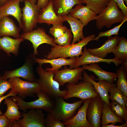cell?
<instances>
[{
  "mask_svg": "<svg viewBox=\"0 0 127 127\" xmlns=\"http://www.w3.org/2000/svg\"><path fill=\"white\" fill-rule=\"evenodd\" d=\"M82 74L83 77L82 80L91 82L93 85L95 91L99 94L102 101L109 105L110 102L109 90L111 87L116 86V84L105 80H99L98 82H96L84 70Z\"/></svg>",
  "mask_w": 127,
  "mask_h": 127,
  "instance_id": "15",
  "label": "cell"
},
{
  "mask_svg": "<svg viewBox=\"0 0 127 127\" xmlns=\"http://www.w3.org/2000/svg\"><path fill=\"white\" fill-rule=\"evenodd\" d=\"M108 92L110 94L109 95V100L115 101L125 108H127L126 106L127 96L124 95L116 86L111 87L109 89Z\"/></svg>",
  "mask_w": 127,
  "mask_h": 127,
  "instance_id": "31",
  "label": "cell"
},
{
  "mask_svg": "<svg viewBox=\"0 0 127 127\" xmlns=\"http://www.w3.org/2000/svg\"><path fill=\"white\" fill-rule=\"evenodd\" d=\"M54 105L50 113L56 119L65 122L73 117L76 110L81 106L84 100H81L72 103H67L63 97L54 99Z\"/></svg>",
  "mask_w": 127,
  "mask_h": 127,
  "instance_id": "5",
  "label": "cell"
},
{
  "mask_svg": "<svg viewBox=\"0 0 127 127\" xmlns=\"http://www.w3.org/2000/svg\"><path fill=\"white\" fill-rule=\"evenodd\" d=\"M112 52L116 59L127 62V39L123 36L120 37L119 44Z\"/></svg>",
  "mask_w": 127,
  "mask_h": 127,
  "instance_id": "29",
  "label": "cell"
},
{
  "mask_svg": "<svg viewBox=\"0 0 127 127\" xmlns=\"http://www.w3.org/2000/svg\"><path fill=\"white\" fill-rule=\"evenodd\" d=\"M124 2H125V3L127 5V0H123Z\"/></svg>",
  "mask_w": 127,
  "mask_h": 127,
  "instance_id": "46",
  "label": "cell"
},
{
  "mask_svg": "<svg viewBox=\"0 0 127 127\" xmlns=\"http://www.w3.org/2000/svg\"><path fill=\"white\" fill-rule=\"evenodd\" d=\"M46 127H64L63 122L55 119L50 112L48 113L45 118Z\"/></svg>",
  "mask_w": 127,
  "mask_h": 127,
  "instance_id": "37",
  "label": "cell"
},
{
  "mask_svg": "<svg viewBox=\"0 0 127 127\" xmlns=\"http://www.w3.org/2000/svg\"></svg>",
  "mask_w": 127,
  "mask_h": 127,
  "instance_id": "51",
  "label": "cell"
},
{
  "mask_svg": "<svg viewBox=\"0 0 127 127\" xmlns=\"http://www.w3.org/2000/svg\"><path fill=\"white\" fill-rule=\"evenodd\" d=\"M8 81L11 86L9 92L16 93L23 99L28 97H34V94L42 89L37 80L30 82L23 80L19 77H14L9 79Z\"/></svg>",
  "mask_w": 127,
  "mask_h": 127,
  "instance_id": "7",
  "label": "cell"
},
{
  "mask_svg": "<svg viewBox=\"0 0 127 127\" xmlns=\"http://www.w3.org/2000/svg\"><path fill=\"white\" fill-rule=\"evenodd\" d=\"M20 119L14 121L10 122L8 127H21Z\"/></svg>",
  "mask_w": 127,
  "mask_h": 127,
  "instance_id": "43",
  "label": "cell"
},
{
  "mask_svg": "<svg viewBox=\"0 0 127 127\" xmlns=\"http://www.w3.org/2000/svg\"><path fill=\"white\" fill-rule=\"evenodd\" d=\"M20 119L21 127H46L44 115L42 110L32 109L23 112Z\"/></svg>",
  "mask_w": 127,
  "mask_h": 127,
  "instance_id": "13",
  "label": "cell"
},
{
  "mask_svg": "<svg viewBox=\"0 0 127 127\" xmlns=\"http://www.w3.org/2000/svg\"><path fill=\"white\" fill-rule=\"evenodd\" d=\"M1 19V17L0 16V19Z\"/></svg>",
  "mask_w": 127,
  "mask_h": 127,
  "instance_id": "50",
  "label": "cell"
},
{
  "mask_svg": "<svg viewBox=\"0 0 127 127\" xmlns=\"http://www.w3.org/2000/svg\"><path fill=\"white\" fill-rule=\"evenodd\" d=\"M84 100L83 105L78 109L77 114L66 121L63 122L67 127H92L87 120L86 112L88 104L91 99Z\"/></svg>",
  "mask_w": 127,
  "mask_h": 127,
  "instance_id": "16",
  "label": "cell"
},
{
  "mask_svg": "<svg viewBox=\"0 0 127 127\" xmlns=\"http://www.w3.org/2000/svg\"><path fill=\"white\" fill-rule=\"evenodd\" d=\"M95 37V34H92L85 37L77 43L66 46L56 44L52 46L50 51L47 56L46 59H50L59 58H66L68 57H79L83 53V48Z\"/></svg>",
  "mask_w": 127,
  "mask_h": 127,
  "instance_id": "1",
  "label": "cell"
},
{
  "mask_svg": "<svg viewBox=\"0 0 127 127\" xmlns=\"http://www.w3.org/2000/svg\"><path fill=\"white\" fill-rule=\"evenodd\" d=\"M24 40L21 37L17 39H13L8 36L0 37V50L4 51L9 56H11V53L18 56L20 45Z\"/></svg>",
  "mask_w": 127,
  "mask_h": 127,
  "instance_id": "23",
  "label": "cell"
},
{
  "mask_svg": "<svg viewBox=\"0 0 127 127\" xmlns=\"http://www.w3.org/2000/svg\"><path fill=\"white\" fill-rule=\"evenodd\" d=\"M118 78L116 81V86L127 96V81L126 73L122 67H120L117 70Z\"/></svg>",
  "mask_w": 127,
  "mask_h": 127,
  "instance_id": "32",
  "label": "cell"
},
{
  "mask_svg": "<svg viewBox=\"0 0 127 127\" xmlns=\"http://www.w3.org/2000/svg\"><path fill=\"white\" fill-rule=\"evenodd\" d=\"M73 36L71 29H69L61 36L57 39H55V43L61 46H66L71 44Z\"/></svg>",
  "mask_w": 127,
  "mask_h": 127,
  "instance_id": "34",
  "label": "cell"
},
{
  "mask_svg": "<svg viewBox=\"0 0 127 127\" xmlns=\"http://www.w3.org/2000/svg\"><path fill=\"white\" fill-rule=\"evenodd\" d=\"M77 84L67 83L66 85L67 91L63 98L67 100L76 97L81 100L94 98L99 95L95 90L93 85L90 82L82 80Z\"/></svg>",
  "mask_w": 127,
  "mask_h": 127,
  "instance_id": "6",
  "label": "cell"
},
{
  "mask_svg": "<svg viewBox=\"0 0 127 127\" xmlns=\"http://www.w3.org/2000/svg\"><path fill=\"white\" fill-rule=\"evenodd\" d=\"M49 0H38L37 5L40 9L46 7L49 3Z\"/></svg>",
  "mask_w": 127,
  "mask_h": 127,
  "instance_id": "41",
  "label": "cell"
},
{
  "mask_svg": "<svg viewBox=\"0 0 127 127\" xmlns=\"http://www.w3.org/2000/svg\"><path fill=\"white\" fill-rule=\"evenodd\" d=\"M36 57L33 54H30L27 56L25 62L21 67L11 71H5L2 75L7 79L14 77H21L27 81L34 82L37 80L33 69V66L36 63Z\"/></svg>",
  "mask_w": 127,
  "mask_h": 127,
  "instance_id": "9",
  "label": "cell"
},
{
  "mask_svg": "<svg viewBox=\"0 0 127 127\" xmlns=\"http://www.w3.org/2000/svg\"><path fill=\"white\" fill-rule=\"evenodd\" d=\"M103 107L101 123L102 126L110 123L115 125L117 123L121 124L124 123L123 120L116 115L111 111L109 105L102 101Z\"/></svg>",
  "mask_w": 127,
  "mask_h": 127,
  "instance_id": "28",
  "label": "cell"
},
{
  "mask_svg": "<svg viewBox=\"0 0 127 127\" xmlns=\"http://www.w3.org/2000/svg\"><path fill=\"white\" fill-rule=\"evenodd\" d=\"M17 95V94L16 93L12 92H9V93L6 95L4 96L3 95L2 96L0 97V104L2 100H4V99L10 96H15ZM2 114H3V113L0 110V115H2Z\"/></svg>",
  "mask_w": 127,
  "mask_h": 127,
  "instance_id": "42",
  "label": "cell"
},
{
  "mask_svg": "<svg viewBox=\"0 0 127 127\" xmlns=\"http://www.w3.org/2000/svg\"><path fill=\"white\" fill-rule=\"evenodd\" d=\"M52 1V0H49V2H51Z\"/></svg>",
  "mask_w": 127,
  "mask_h": 127,
  "instance_id": "49",
  "label": "cell"
},
{
  "mask_svg": "<svg viewBox=\"0 0 127 127\" xmlns=\"http://www.w3.org/2000/svg\"><path fill=\"white\" fill-rule=\"evenodd\" d=\"M68 29L63 25L54 24L50 28L49 32L55 39H57L62 36Z\"/></svg>",
  "mask_w": 127,
  "mask_h": 127,
  "instance_id": "36",
  "label": "cell"
},
{
  "mask_svg": "<svg viewBox=\"0 0 127 127\" xmlns=\"http://www.w3.org/2000/svg\"><path fill=\"white\" fill-rule=\"evenodd\" d=\"M84 70L93 72L98 77L99 80H105L113 83L117 78V73L107 71L102 69L96 63L83 65Z\"/></svg>",
  "mask_w": 127,
  "mask_h": 127,
  "instance_id": "26",
  "label": "cell"
},
{
  "mask_svg": "<svg viewBox=\"0 0 127 127\" xmlns=\"http://www.w3.org/2000/svg\"><path fill=\"white\" fill-rule=\"evenodd\" d=\"M10 121L4 115H0V127H8Z\"/></svg>",
  "mask_w": 127,
  "mask_h": 127,
  "instance_id": "40",
  "label": "cell"
},
{
  "mask_svg": "<svg viewBox=\"0 0 127 127\" xmlns=\"http://www.w3.org/2000/svg\"><path fill=\"white\" fill-rule=\"evenodd\" d=\"M127 17H125L116 3L111 0L107 6L95 19L97 28L99 30L104 27L107 28L116 23H121Z\"/></svg>",
  "mask_w": 127,
  "mask_h": 127,
  "instance_id": "3",
  "label": "cell"
},
{
  "mask_svg": "<svg viewBox=\"0 0 127 127\" xmlns=\"http://www.w3.org/2000/svg\"><path fill=\"white\" fill-rule=\"evenodd\" d=\"M125 123H123L121 125H116L111 124L101 126L102 127H127V121H125Z\"/></svg>",
  "mask_w": 127,
  "mask_h": 127,
  "instance_id": "44",
  "label": "cell"
},
{
  "mask_svg": "<svg viewBox=\"0 0 127 127\" xmlns=\"http://www.w3.org/2000/svg\"><path fill=\"white\" fill-rule=\"evenodd\" d=\"M24 5L22 9V29L24 33H27L36 28L41 9L31 0H24Z\"/></svg>",
  "mask_w": 127,
  "mask_h": 127,
  "instance_id": "8",
  "label": "cell"
},
{
  "mask_svg": "<svg viewBox=\"0 0 127 127\" xmlns=\"http://www.w3.org/2000/svg\"><path fill=\"white\" fill-rule=\"evenodd\" d=\"M4 103L6 105L7 109L4 115L10 122L19 120L23 117L19 110L20 108L17 104V102L8 97L4 99Z\"/></svg>",
  "mask_w": 127,
  "mask_h": 127,
  "instance_id": "27",
  "label": "cell"
},
{
  "mask_svg": "<svg viewBox=\"0 0 127 127\" xmlns=\"http://www.w3.org/2000/svg\"><path fill=\"white\" fill-rule=\"evenodd\" d=\"M20 0H7L0 6V15L1 18L9 15L14 17L17 20L20 27L22 29L21 19L22 9L20 6Z\"/></svg>",
  "mask_w": 127,
  "mask_h": 127,
  "instance_id": "17",
  "label": "cell"
},
{
  "mask_svg": "<svg viewBox=\"0 0 127 127\" xmlns=\"http://www.w3.org/2000/svg\"><path fill=\"white\" fill-rule=\"evenodd\" d=\"M20 36L24 40H29L32 43L34 49L33 54L34 56L38 55L37 48L40 45L44 43L52 46L56 44L54 42V38L47 34L45 29L40 27L31 32L22 33Z\"/></svg>",
  "mask_w": 127,
  "mask_h": 127,
  "instance_id": "11",
  "label": "cell"
},
{
  "mask_svg": "<svg viewBox=\"0 0 127 127\" xmlns=\"http://www.w3.org/2000/svg\"><path fill=\"white\" fill-rule=\"evenodd\" d=\"M21 29L8 16H4L0 20V38L10 36L16 39L20 38L21 37L19 33Z\"/></svg>",
  "mask_w": 127,
  "mask_h": 127,
  "instance_id": "20",
  "label": "cell"
},
{
  "mask_svg": "<svg viewBox=\"0 0 127 127\" xmlns=\"http://www.w3.org/2000/svg\"><path fill=\"white\" fill-rule=\"evenodd\" d=\"M66 21L62 16L56 14L53 9L51 1L49 2L46 7L41 9L37 23H45L49 25L56 24L63 25L64 23Z\"/></svg>",
  "mask_w": 127,
  "mask_h": 127,
  "instance_id": "18",
  "label": "cell"
},
{
  "mask_svg": "<svg viewBox=\"0 0 127 127\" xmlns=\"http://www.w3.org/2000/svg\"><path fill=\"white\" fill-rule=\"evenodd\" d=\"M120 37L117 35L108 37V39L101 46L98 48L87 49L89 52L99 57L104 58L108 54L112 52L113 50L119 43Z\"/></svg>",
  "mask_w": 127,
  "mask_h": 127,
  "instance_id": "21",
  "label": "cell"
},
{
  "mask_svg": "<svg viewBox=\"0 0 127 127\" xmlns=\"http://www.w3.org/2000/svg\"><path fill=\"white\" fill-rule=\"evenodd\" d=\"M24 0H20V2H22L23 1H24Z\"/></svg>",
  "mask_w": 127,
  "mask_h": 127,
  "instance_id": "48",
  "label": "cell"
},
{
  "mask_svg": "<svg viewBox=\"0 0 127 127\" xmlns=\"http://www.w3.org/2000/svg\"><path fill=\"white\" fill-rule=\"evenodd\" d=\"M77 57H75L68 59L59 58L48 59L45 58L40 59L35 57V60L36 63H38L39 65L42 66V64H50L52 66V67H47L45 70L46 71H55L62 68L63 66L68 65L70 66L69 68L71 67L75 61Z\"/></svg>",
  "mask_w": 127,
  "mask_h": 127,
  "instance_id": "22",
  "label": "cell"
},
{
  "mask_svg": "<svg viewBox=\"0 0 127 127\" xmlns=\"http://www.w3.org/2000/svg\"><path fill=\"white\" fill-rule=\"evenodd\" d=\"M62 16L70 24L73 34V39L71 44H74L77 41H79L80 39H83L85 37L83 31L84 26L81 21L68 15Z\"/></svg>",
  "mask_w": 127,
  "mask_h": 127,
  "instance_id": "24",
  "label": "cell"
},
{
  "mask_svg": "<svg viewBox=\"0 0 127 127\" xmlns=\"http://www.w3.org/2000/svg\"><path fill=\"white\" fill-rule=\"evenodd\" d=\"M51 1L56 14L61 16L68 14L75 5L82 4L80 0H52Z\"/></svg>",
  "mask_w": 127,
  "mask_h": 127,
  "instance_id": "25",
  "label": "cell"
},
{
  "mask_svg": "<svg viewBox=\"0 0 127 127\" xmlns=\"http://www.w3.org/2000/svg\"><path fill=\"white\" fill-rule=\"evenodd\" d=\"M83 48V51L81 56L77 58L75 61L69 68L73 69L81 65L100 62L106 63L108 64L113 63L116 67H118L123 63V60H117L115 58L107 59L99 57L90 53L85 46Z\"/></svg>",
  "mask_w": 127,
  "mask_h": 127,
  "instance_id": "14",
  "label": "cell"
},
{
  "mask_svg": "<svg viewBox=\"0 0 127 127\" xmlns=\"http://www.w3.org/2000/svg\"><path fill=\"white\" fill-rule=\"evenodd\" d=\"M103 107L102 101L99 95L91 99L87 108L86 115L87 119L92 127H101Z\"/></svg>",
  "mask_w": 127,
  "mask_h": 127,
  "instance_id": "12",
  "label": "cell"
},
{
  "mask_svg": "<svg viewBox=\"0 0 127 127\" xmlns=\"http://www.w3.org/2000/svg\"><path fill=\"white\" fill-rule=\"evenodd\" d=\"M7 0H0V4L1 5L3 4Z\"/></svg>",
  "mask_w": 127,
  "mask_h": 127,
  "instance_id": "45",
  "label": "cell"
},
{
  "mask_svg": "<svg viewBox=\"0 0 127 127\" xmlns=\"http://www.w3.org/2000/svg\"><path fill=\"white\" fill-rule=\"evenodd\" d=\"M69 15L79 19L84 26L91 21L95 20L97 14L94 11L82 4H77L71 10Z\"/></svg>",
  "mask_w": 127,
  "mask_h": 127,
  "instance_id": "19",
  "label": "cell"
},
{
  "mask_svg": "<svg viewBox=\"0 0 127 127\" xmlns=\"http://www.w3.org/2000/svg\"><path fill=\"white\" fill-rule=\"evenodd\" d=\"M32 0V1H33L34 2L36 3V0Z\"/></svg>",
  "mask_w": 127,
  "mask_h": 127,
  "instance_id": "47",
  "label": "cell"
},
{
  "mask_svg": "<svg viewBox=\"0 0 127 127\" xmlns=\"http://www.w3.org/2000/svg\"><path fill=\"white\" fill-rule=\"evenodd\" d=\"M36 71L39 76L37 79L40 84L42 90L51 98L55 99L58 97H64L67 90H60L58 83L53 79V71H46L42 66H38Z\"/></svg>",
  "mask_w": 127,
  "mask_h": 127,
  "instance_id": "2",
  "label": "cell"
},
{
  "mask_svg": "<svg viewBox=\"0 0 127 127\" xmlns=\"http://www.w3.org/2000/svg\"><path fill=\"white\" fill-rule=\"evenodd\" d=\"M120 9L124 16L127 17V7L125 4L123 0H113Z\"/></svg>",
  "mask_w": 127,
  "mask_h": 127,
  "instance_id": "39",
  "label": "cell"
},
{
  "mask_svg": "<svg viewBox=\"0 0 127 127\" xmlns=\"http://www.w3.org/2000/svg\"><path fill=\"white\" fill-rule=\"evenodd\" d=\"M127 20V17L126 18L119 24L113 28L105 32H99L98 36L94 38L92 40L98 41L101 37H109L114 35H119V32L120 28L124 23Z\"/></svg>",
  "mask_w": 127,
  "mask_h": 127,
  "instance_id": "35",
  "label": "cell"
},
{
  "mask_svg": "<svg viewBox=\"0 0 127 127\" xmlns=\"http://www.w3.org/2000/svg\"><path fill=\"white\" fill-rule=\"evenodd\" d=\"M84 70L82 67L71 69L65 66L63 69L53 71V79L60 86H63L66 83L76 84L79 80L83 79L82 75Z\"/></svg>",
  "mask_w": 127,
  "mask_h": 127,
  "instance_id": "10",
  "label": "cell"
},
{
  "mask_svg": "<svg viewBox=\"0 0 127 127\" xmlns=\"http://www.w3.org/2000/svg\"><path fill=\"white\" fill-rule=\"evenodd\" d=\"M111 0H80L82 4L91 9L97 14L100 13L106 8Z\"/></svg>",
  "mask_w": 127,
  "mask_h": 127,
  "instance_id": "30",
  "label": "cell"
},
{
  "mask_svg": "<svg viewBox=\"0 0 127 127\" xmlns=\"http://www.w3.org/2000/svg\"><path fill=\"white\" fill-rule=\"evenodd\" d=\"M109 106L112 112L123 120L127 121V109L124 108L115 101L112 100Z\"/></svg>",
  "mask_w": 127,
  "mask_h": 127,
  "instance_id": "33",
  "label": "cell"
},
{
  "mask_svg": "<svg viewBox=\"0 0 127 127\" xmlns=\"http://www.w3.org/2000/svg\"><path fill=\"white\" fill-rule=\"evenodd\" d=\"M11 87L8 80L3 78L0 74V97L3 96Z\"/></svg>",
  "mask_w": 127,
  "mask_h": 127,
  "instance_id": "38",
  "label": "cell"
},
{
  "mask_svg": "<svg viewBox=\"0 0 127 127\" xmlns=\"http://www.w3.org/2000/svg\"><path fill=\"white\" fill-rule=\"evenodd\" d=\"M36 94L38 98V99L29 102L24 101L19 96H12L11 98L17 102L18 106L23 112H27L28 109H35L43 110L50 112L54 107V101L42 89Z\"/></svg>",
  "mask_w": 127,
  "mask_h": 127,
  "instance_id": "4",
  "label": "cell"
}]
</instances>
